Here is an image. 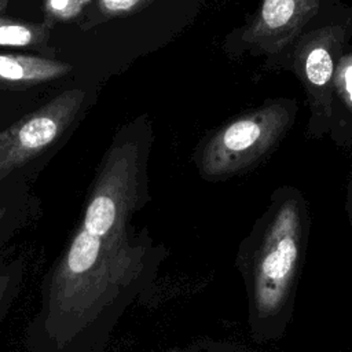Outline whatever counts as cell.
<instances>
[{
  "label": "cell",
  "instance_id": "8",
  "mask_svg": "<svg viewBox=\"0 0 352 352\" xmlns=\"http://www.w3.org/2000/svg\"><path fill=\"white\" fill-rule=\"evenodd\" d=\"M124 194L116 192V183H100L91 198L84 217V228L96 235L106 236L117 226L120 214L125 210L126 204Z\"/></svg>",
  "mask_w": 352,
  "mask_h": 352
},
{
  "label": "cell",
  "instance_id": "5",
  "mask_svg": "<svg viewBox=\"0 0 352 352\" xmlns=\"http://www.w3.org/2000/svg\"><path fill=\"white\" fill-rule=\"evenodd\" d=\"M82 89H67L0 132V179L52 143L74 121L84 102Z\"/></svg>",
  "mask_w": 352,
  "mask_h": 352
},
{
  "label": "cell",
  "instance_id": "7",
  "mask_svg": "<svg viewBox=\"0 0 352 352\" xmlns=\"http://www.w3.org/2000/svg\"><path fill=\"white\" fill-rule=\"evenodd\" d=\"M329 132L340 143L352 140V50L344 52L334 76Z\"/></svg>",
  "mask_w": 352,
  "mask_h": 352
},
{
  "label": "cell",
  "instance_id": "11",
  "mask_svg": "<svg viewBox=\"0 0 352 352\" xmlns=\"http://www.w3.org/2000/svg\"><path fill=\"white\" fill-rule=\"evenodd\" d=\"M153 0H98L99 10L109 16L128 15L146 7Z\"/></svg>",
  "mask_w": 352,
  "mask_h": 352
},
{
  "label": "cell",
  "instance_id": "13",
  "mask_svg": "<svg viewBox=\"0 0 352 352\" xmlns=\"http://www.w3.org/2000/svg\"><path fill=\"white\" fill-rule=\"evenodd\" d=\"M7 285V278L4 276H0V298H1V294H3V289L4 286Z\"/></svg>",
  "mask_w": 352,
  "mask_h": 352
},
{
  "label": "cell",
  "instance_id": "6",
  "mask_svg": "<svg viewBox=\"0 0 352 352\" xmlns=\"http://www.w3.org/2000/svg\"><path fill=\"white\" fill-rule=\"evenodd\" d=\"M70 69L69 63L54 59L21 54H0V82L11 87L23 88L56 80L69 73Z\"/></svg>",
  "mask_w": 352,
  "mask_h": 352
},
{
  "label": "cell",
  "instance_id": "1",
  "mask_svg": "<svg viewBox=\"0 0 352 352\" xmlns=\"http://www.w3.org/2000/svg\"><path fill=\"white\" fill-rule=\"evenodd\" d=\"M351 37L352 6L338 0L304 29L279 66L302 87L309 109L308 132L314 136L329 132L333 81Z\"/></svg>",
  "mask_w": 352,
  "mask_h": 352
},
{
  "label": "cell",
  "instance_id": "4",
  "mask_svg": "<svg viewBox=\"0 0 352 352\" xmlns=\"http://www.w3.org/2000/svg\"><path fill=\"white\" fill-rule=\"evenodd\" d=\"M301 214L293 201L275 213L254 270V307L261 318L278 314L286 304L300 258Z\"/></svg>",
  "mask_w": 352,
  "mask_h": 352
},
{
  "label": "cell",
  "instance_id": "9",
  "mask_svg": "<svg viewBox=\"0 0 352 352\" xmlns=\"http://www.w3.org/2000/svg\"><path fill=\"white\" fill-rule=\"evenodd\" d=\"M50 36L48 25L28 23L7 16H0V45L4 47H38Z\"/></svg>",
  "mask_w": 352,
  "mask_h": 352
},
{
  "label": "cell",
  "instance_id": "12",
  "mask_svg": "<svg viewBox=\"0 0 352 352\" xmlns=\"http://www.w3.org/2000/svg\"><path fill=\"white\" fill-rule=\"evenodd\" d=\"M89 0H45L47 14L55 19H70L76 16Z\"/></svg>",
  "mask_w": 352,
  "mask_h": 352
},
{
  "label": "cell",
  "instance_id": "2",
  "mask_svg": "<svg viewBox=\"0 0 352 352\" xmlns=\"http://www.w3.org/2000/svg\"><path fill=\"white\" fill-rule=\"evenodd\" d=\"M297 113L296 99L275 98L238 116L205 144L202 170L210 176H224L252 165L287 133Z\"/></svg>",
  "mask_w": 352,
  "mask_h": 352
},
{
  "label": "cell",
  "instance_id": "14",
  "mask_svg": "<svg viewBox=\"0 0 352 352\" xmlns=\"http://www.w3.org/2000/svg\"><path fill=\"white\" fill-rule=\"evenodd\" d=\"M3 213H4V209L0 206V220H1V217H3Z\"/></svg>",
  "mask_w": 352,
  "mask_h": 352
},
{
  "label": "cell",
  "instance_id": "3",
  "mask_svg": "<svg viewBox=\"0 0 352 352\" xmlns=\"http://www.w3.org/2000/svg\"><path fill=\"white\" fill-rule=\"evenodd\" d=\"M338 0H258L256 12L231 33L235 55L264 58L265 70L279 66L304 29Z\"/></svg>",
  "mask_w": 352,
  "mask_h": 352
},
{
  "label": "cell",
  "instance_id": "10",
  "mask_svg": "<svg viewBox=\"0 0 352 352\" xmlns=\"http://www.w3.org/2000/svg\"><path fill=\"white\" fill-rule=\"evenodd\" d=\"M100 236L88 232L81 228L74 236L72 246L66 257V268L73 275H84L87 271L92 270L99 252H100Z\"/></svg>",
  "mask_w": 352,
  "mask_h": 352
}]
</instances>
